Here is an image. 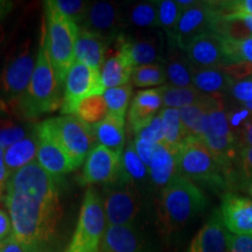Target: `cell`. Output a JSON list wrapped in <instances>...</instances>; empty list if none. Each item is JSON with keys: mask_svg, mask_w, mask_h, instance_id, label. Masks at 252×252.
<instances>
[{"mask_svg": "<svg viewBox=\"0 0 252 252\" xmlns=\"http://www.w3.org/2000/svg\"><path fill=\"white\" fill-rule=\"evenodd\" d=\"M12 236L30 252H47L62 219L61 203H45L17 191H6Z\"/></svg>", "mask_w": 252, "mask_h": 252, "instance_id": "1", "label": "cell"}, {"mask_svg": "<svg viewBox=\"0 0 252 252\" xmlns=\"http://www.w3.org/2000/svg\"><path fill=\"white\" fill-rule=\"evenodd\" d=\"M62 88L59 84L47 50L45 36L41 35L36 64L27 90L19 98L0 110L25 122H33L41 116L61 109Z\"/></svg>", "mask_w": 252, "mask_h": 252, "instance_id": "2", "label": "cell"}, {"mask_svg": "<svg viewBox=\"0 0 252 252\" xmlns=\"http://www.w3.org/2000/svg\"><path fill=\"white\" fill-rule=\"evenodd\" d=\"M203 191L180 174H176L157 201V219L163 237H172L187 228L207 208Z\"/></svg>", "mask_w": 252, "mask_h": 252, "instance_id": "3", "label": "cell"}, {"mask_svg": "<svg viewBox=\"0 0 252 252\" xmlns=\"http://www.w3.org/2000/svg\"><path fill=\"white\" fill-rule=\"evenodd\" d=\"M178 174L215 191H234L238 180L234 163L220 160L201 138H188L176 154Z\"/></svg>", "mask_w": 252, "mask_h": 252, "instance_id": "4", "label": "cell"}, {"mask_svg": "<svg viewBox=\"0 0 252 252\" xmlns=\"http://www.w3.org/2000/svg\"><path fill=\"white\" fill-rule=\"evenodd\" d=\"M46 30L43 32L47 50L59 84L63 88L65 77L74 64L75 46L78 26L71 19L62 14L53 5L52 0L45 2Z\"/></svg>", "mask_w": 252, "mask_h": 252, "instance_id": "5", "label": "cell"}, {"mask_svg": "<svg viewBox=\"0 0 252 252\" xmlns=\"http://www.w3.org/2000/svg\"><path fill=\"white\" fill-rule=\"evenodd\" d=\"M104 198L96 188L87 189L71 241L64 252H99L105 234Z\"/></svg>", "mask_w": 252, "mask_h": 252, "instance_id": "6", "label": "cell"}, {"mask_svg": "<svg viewBox=\"0 0 252 252\" xmlns=\"http://www.w3.org/2000/svg\"><path fill=\"white\" fill-rule=\"evenodd\" d=\"M35 64L36 58L30 39L9 53L0 71V108L19 98L27 90Z\"/></svg>", "mask_w": 252, "mask_h": 252, "instance_id": "7", "label": "cell"}, {"mask_svg": "<svg viewBox=\"0 0 252 252\" xmlns=\"http://www.w3.org/2000/svg\"><path fill=\"white\" fill-rule=\"evenodd\" d=\"M49 122L60 144L77 169L86 161L97 143L94 126L75 115L49 118Z\"/></svg>", "mask_w": 252, "mask_h": 252, "instance_id": "8", "label": "cell"}, {"mask_svg": "<svg viewBox=\"0 0 252 252\" xmlns=\"http://www.w3.org/2000/svg\"><path fill=\"white\" fill-rule=\"evenodd\" d=\"M100 71L78 61H75L63 84L61 112L63 115H75L81 102L91 96L105 93Z\"/></svg>", "mask_w": 252, "mask_h": 252, "instance_id": "9", "label": "cell"}, {"mask_svg": "<svg viewBox=\"0 0 252 252\" xmlns=\"http://www.w3.org/2000/svg\"><path fill=\"white\" fill-rule=\"evenodd\" d=\"M6 191H17L45 203H60L59 182L34 161L19 169L5 184Z\"/></svg>", "mask_w": 252, "mask_h": 252, "instance_id": "10", "label": "cell"}, {"mask_svg": "<svg viewBox=\"0 0 252 252\" xmlns=\"http://www.w3.org/2000/svg\"><path fill=\"white\" fill-rule=\"evenodd\" d=\"M141 193L131 182H119L106 187L104 210L108 225L135 224L141 210Z\"/></svg>", "mask_w": 252, "mask_h": 252, "instance_id": "11", "label": "cell"}, {"mask_svg": "<svg viewBox=\"0 0 252 252\" xmlns=\"http://www.w3.org/2000/svg\"><path fill=\"white\" fill-rule=\"evenodd\" d=\"M123 178L122 156L96 145L84 162L83 172L80 178L81 185H104L105 187L117 185Z\"/></svg>", "mask_w": 252, "mask_h": 252, "instance_id": "12", "label": "cell"}, {"mask_svg": "<svg viewBox=\"0 0 252 252\" xmlns=\"http://www.w3.org/2000/svg\"><path fill=\"white\" fill-rule=\"evenodd\" d=\"M36 128L39 134L37 162L56 181H60L63 175L75 171L76 168L56 138L49 119L37 124Z\"/></svg>", "mask_w": 252, "mask_h": 252, "instance_id": "13", "label": "cell"}, {"mask_svg": "<svg viewBox=\"0 0 252 252\" xmlns=\"http://www.w3.org/2000/svg\"><path fill=\"white\" fill-rule=\"evenodd\" d=\"M78 30L113 40L125 31L123 5L113 1L91 2Z\"/></svg>", "mask_w": 252, "mask_h": 252, "instance_id": "14", "label": "cell"}, {"mask_svg": "<svg viewBox=\"0 0 252 252\" xmlns=\"http://www.w3.org/2000/svg\"><path fill=\"white\" fill-rule=\"evenodd\" d=\"M216 13L213 1H197L190 7L185 8L175 28L174 36L167 45H175L179 49L185 50L194 37L204 32H212Z\"/></svg>", "mask_w": 252, "mask_h": 252, "instance_id": "15", "label": "cell"}, {"mask_svg": "<svg viewBox=\"0 0 252 252\" xmlns=\"http://www.w3.org/2000/svg\"><path fill=\"white\" fill-rule=\"evenodd\" d=\"M194 68H220L228 64L224 37L204 32L189 42L184 50Z\"/></svg>", "mask_w": 252, "mask_h": 252, "instance_id": "16", "label": "cell"}, {"mask_svg": "<svg viewBox=\"0 0 252 252\" xmlns=\"http://www.w3.org/2000/svg\"><path fill=\"white\" fill-rule=\"evenodd\" d=\"M125 34V50L133 68L163 63L165 61V36L160 32Z\"/></svg>", "mask_w": 252, "mask_h": 252, "instance_id": "17", "label": "cell"}, {"mask_svg": "<svg viewBox=\"0 0 252 252\" xmlns=\"http://www.w3.org/2000/svg\"><path fill=\"white\" fill-rule=\"evenodd\" d=\"M220 210L223 224L230 234L252 235V198L242 196L235 191H226L222 195Z\"/></svg>", "mask_w": 252, "mask_h": 252, "instance_id": "18", "label": "cell"}, {"mask_svg": "<svg viewBox=\"0 0 252 252\" xmlns=\"http://www.w3.org/2000/svg\"><path fill=\"white\" fill-rule=\"evenodd\" d=\"M102 252H153L149 239L135 224L108 225L104 234Z\"/></svg>", "mask_w": 252, "mask_h": 252, "instance_id": "19", "label": "cell"}, {"mask_svg": "<svg viewBox=\"0 0 252 252\" xmlns=\"http://www.w3.org/2000/svg\"><path fill=\"white\" fill-rule=\"evenodd\" d=\"M229 231L223 224L220 210L215 209L197 231L187 252H228Z\"/></svg>", "mask_w": 252, "mask_h": 252, "instance_id": "20", "label": "cell"}, {"mask_svg": "<svg viewBox=\"0 0 252 252\" xmlns=\"http://www.w3.org/2000/svg\"><path fill=\"white\" fill-rule=\"evenodd\" d=\"M161 106L163 104L159 88L138 91L127 111V121L132 132L137 134L144 128L158 112L161 111Z\"/></svg>", "mask_w": 252, "mask_h": 252, "instance_id": "21", "label": "cell"}, {"mask_svg": "<svg viewBox=\"0 0 252 252\" xmlns=\"http://www.w3.org/2000/svg\"><path fill=\"white\" fill-rule=\"evenodd\" d=\"M112 40L105 37L78 31V35L75 46V59L89 67L100 71L108 47Z\"/></svg>", "mask_w": 252, "mask_h": 252, "instance_id": "22", "label": "cell"}, {"mask_svg": "<svg viewBox=\"0 0 252 252\" xmlns=\"http://www.w3.org/2000/svg\"><path fill=\"white\" fill-rule=\"evenodd\" d=\"M163 65L168 84L179 88L194 87L193 72L195 68L189 62L184 50L179 49L175 45H167Z\"/></svg>", "mask_w": 252, "mask_h": 252, "instance_id": "23", "label": "cell"}, {"mask_svg": "<svg viewBox=\"0 0 252 252\" xmlns=\"http://www.w3.org/2000/svg\"><path fill=\"white\" fill-rule=\"evenodd\" d=\"M37 150H39V134L35 125L27 137L5 150L4 161L9 174L12 175L19 169L35 161Z\"/></svg>", "mask_w": 252, "mask_h": 252, "instance_id": "24", "label": "cell"}, {"mask_svg": "<svg viewBox=\"0 0 252 252\" xmlns=\"http://www.w3.org/2000/svg\"><path fill=\"white\" fill-rule=\"evenodd\" d=\"M94 130L98 145L123 156L126 145L125 118L108 113L102 122L94 125Z\"/></svg>", "mask_w": 252, "mask_h": 252, "instance_id": "25", "label": "cell"}, {"mask_svg": "<svg viewBox=\"0 0 252 252\" xmlns=\"http://www.w3.org/2000/svg\"><path fill=\"white\" fill-rule=\"evenodd\" d=\"M124 30L137 28L140 31H154L159 28L158 1H140L133 5H123ZM125 33V32H124Z\"/></svg>", "mask_w": 252, "mask_h": 252, "instance_id": "26", "label": "cell"}, {"mask_svg": "<svg viewBox=\"0 0 252 252\" xmlns=\"http://www.w3.org/2000/svg\"><path fill=\"white\" fill-rule=\"evenodd\" d=\"M149 173L151 185L153 187L165 188L169 181L178 174L176 153L165 145H158L149 166Z\"/></svg>", "mask_w": 252, "mask_h": 252, "instance_id": "27", "label": "cell"}, {"mask_svg": "<svg viewBox=\"0 0 252 252\" xmlns=\"http://www.w3.org/2000/svg\"><path fill=\"white\" fill-rule=\"evenodd\" d=\"M217 98L219 97L206 94L201 102L179 109L182 127L187 138H201L208 123V113Z\"/></svg>", "mask_w": 252, "mask_h": 252, "instance_id": "28", "label": "cell"}, {"mask_svg": "<svg viewBox=\"0 0 252 252\" xmlns=\"http://www.w3.org/2000/svg\"><path fill=\"white\" fill-rule=\"evenodd\" d=\"M231 78L220 68L194 69L193 86L204 94L223 97L228 94Z\"/></svg>", "mask_w": 252, "mask_h": 252, "instance_id": "29", "label": "cell"}, {"mask_svg": "<svg viewBox=\"0 0 252 252\" xmlns=\"http://www.w3.org/2000/svg\"><path fill=\"white\" fill-rule=\"evenodd\" d=\"M122 182H131L140 190V187H144L150 181V173L149 167L145 165L143 160L138 156L133 141H130L125 146V150L122 156Z\"/></svg>", "mask_w": 252, "mask_h": 252, "instance_id": "30", "label": "cell"}, {"mask_svg": "<svg viewBox=\"0 0 252 252\" xmlns=\"http://www.w3.org/2000/svg\"><path fill=\"white\" fill-rule=\"evenodd\" d=\"M159 113L162 121L163 137H165L163 145L178 154V151L181 147V145L185 143L186 139H188L184 131V127H182L179 110L163 108Z\"/></svg>", "mask_w": 252, "mask_h": 252, "instance_id": "31", "label": "cell"}, {"mask_svg": "<svg viewBox=\"0 0 252 252\" xmlns=\"http://www.w3.org/2000/svg\"><path fill=\"white\" fill-rule=\"evenodd\" d=\"M159 90L162 97L163 106L178 110L185 108V106L194 105V104L201 102L206 96L195 87L179 88L171 86L168 83L159 87Z\"/></svg>", "mask_w": 252, "mask_h": 252, "instance_id": "32", "label": "cell"}, {"mask_svg": "<svg viewBox=\"0 0 252 252\" xmlns=\"http://www.w3.org/2000/svg\"><path fill=\"white\" fill-rule=\"evenodd\" d=\"M167 76L163 63L143 65L133 69L131 76L132 86L137 88L158 87L166 83Z\"/></svg>", "mask_w": 252, "mask_h": 252, "instance_id": "33", "label": "cell"}, {"mask_svg": "<svg viewBox=\"0 0 252 252\" xmlns=\"http://www.w3.org/2000/svg\"><path fill=\"white\" fill-rule=\"evenodd\" d=\"M108 105L103 94L91 96L81 102L75 116L90 125H96L108 116Z\"/></svg>", "mask_w": 252, "mask_h": 252, "instance_id": "34", "label": "cell"}, {"mask_svg": "<svg viewBox=\"0 0 252 252\" xmlns=\"http://www.w3.org/2000/svg\"><path fill=\"white\" fill-rule=\"evenodd\" d=\"M158 6H159V28H162L165 32L167 42H171L184 9L178 4V1L173 0L158 1Z\"/></svg>", "mask_w": 252, "mask_h": 252, "instance_id": "35", "label": "cell"}, {"mask_svg": "<svg viewBox=\"0 0 252 252\" xmlns=\"http://www.w3.org/2000/svg\"><path fill=\"white\" fill-rule=\"evenodd\" d=\"M103 96L106 102V105H108L109 113L125 118L126 112L128 110V104H130L132 97L131 84L112 88V89H106Z\"/></svg>", "mask_w": 252, "mask_h": 252, "instance_id": "36", "label": "cell"}, {"mask_svg": "<svg viewBox=\"0 0 252 252\" xmlns=\"http://www.w3.org/2000/svg\"><path fill=\"white\" fill-rule=\"evenodd\" d=\"M34 126L35 125L27 126L12 119L0 117V147L6 150L19 140L24 139L31 133Z\"/></svg>", "mask_w": 252, "mask_h": 252, "instance_id": "37", "label": "cell"}, {"mask_svg": "<svg viewBox=\"0 0 252 252\" xmlns=\"http://www.w3.org/2000/svg\"><path fill=\"white\" fill-rule=\"evenodd\" d=\"M224 41L228 64L237 62H248L252 64V35L241 40H231L224 37Z\"/></svg>", "mask_w": 252, "mask_h": 252, "instance_id": "38", "label": "cell"}, {"mask_svg": "<svg viewBox=\"0 0 252 252\" xmlns=\"http://www.w3.org/2000/svg\"><path fill=\"white\" fill-rule=\"evenodd\" d=\"M234 168L237 175L238 189L249 181H252V146L239 147L235 158Z\"/></svg>", "mask_w": 252, "mask_h": 252, "instance_id": "39", "label": "cell"}, {"mask_svg": "<svg viewBox=\"0 0 252 252\" xmlns=\"http://www.w3.org/2000/svg\"><path fill=\"white\" fill-rule=\"evenodd\" d=\"M52 2L62 14L71 19L77 26L86 17L88 9L91 6V2L81 0H53Z\"/></svg>", "mask_w": 252, "mask_h": 252, "instance_id": "40", "label": "cell"}, {"mask_svg": "<svg viewBox=\"0 0 252 252\" xmlns=\"http://www.w3.org/2000/svg\"><path fill=\"white\" fill-rule=\"evenodd\" d=\"M135 138L150 141V143L157 145H163L165 143V137H163V127L162 121L160 117V113L157 115L149 124L135 134Z\"/></svg>", "mask_w": 252, "mask_h": 252, "instance_id": "41", "label": "cell"}, {"mask_svg": "<svg viewBox=\"0 0 252 252\" xmlns=\"http://www.w3.org/2000/svg\"><path fill=\"white\" fill-rule=\"evenodd\" d=\"M228 94L238 104H247L252 100V77L244 80H231Z\"/></svg>", "mask_w": 252, "mask_h": 252, "instance_id": "42", "label": "cell"}, {"mask_svg": "<svg viewBox=\"0 0 252 252\" xmlns=\"http://www.w3.org/2000/svg\"><path fill=\"white\" fill-rule=\"evenodd\" d=\"M252 116V112L250 110L245 108L242 104H238L237 108H234L231 110H226V117H228V123L230 128H231L232 132L237 135L239 132L242 131L245 123L248 122V119Z\"/></svg>", "mask_w": 252, "mask_h": 252, "instance_id": "43", "label": "cell"}, {"mask_svg": "<svg viewBox=\"0 0 252 252\" xmlns=\"http://www.w3.org/2000/svg\"><path fill=\"white\" fill-rule=\"evenodd\" d=\"M231 80H244L252 77V64L248 62H237L220 67Z\"/></svg>", "mask_w": 252, "mask_h": 252, "instance_id": "44", "label": "cell"}, {"mask_svg": "<svg viewBox=\"0 0 252 252\" xmlns=\"http://www.w3.org/2000/svg\"><path fill=\"white\" fill-rule=\"evenodd\" d=\"M228 252H252V235L239 236L229 232Z\"/></svg>", "mask_w": 252, "mask_h": 252, "instance_id": "45", "label": "cell"}, {"mask_svg": "<svg viewBox=\"0 0 252 252\" xmlns=\"http://www.w3.org/2000/svg\"><path fill=\"white\" fill-rule=\"evenodd\" d=\"M133 143H134V147H135V151H137L138 156H139L140 159L143 160L145 165L149 167L158 145L150 143V141L139 139V138H134Z\"/></svg>", "mask_w": 252, "mask_h": 252, "instance_id": "46", "label": "cell"}, {"mask_svg": "<svg viewBox=\"0 0 252 252\" xmlns=\"http://www.w3.org/2000/svg\"><path fill=\"white\" fill-rule=\"evenodd\" d=\"M12 236V220L6 212L0 209V242Z\"/></svg>", "mask_w": 252, "mask_h": 252, "instance_id": "47", "label": "cell"}, {"mask_svg": "<svg viewBox=\"0 0 252 252\" xmlns=\"http://www.w3.org/2000/svg\"><path fill=\"white\" fill-rule=\"evenodd\" d=\"M0 252H30V250L19 243L13 236H11L5 241L0 242Z\"/></svg>", "mask_w": 252, "mask_h": 252, "instance_id": "48", "label": "cell"}, {"mask_svg": "<svg viewBox=\"0 0 252 252\" xmlns=\"http://www.w3.org/2000/svg\"><path fill=\"white\" fill-rule=\"evenodd\" d=\"M239 147L252 146V116L248 119L242 131L238 134Z\"/></svg>", "mask_w": 252, "mask_h": 252, "instance_id": "49", "label": "cell"}, {"mask_svg": "<svg viewBox=\"0 0 252 252\" xmlns=\"http://www.w3.org/2000/svg\"><path fill=\"white\" fill-rule=\"evenodd\" d=\"M12 8H13V2L0 0V20H2L12 11Z\"/></svg>", "mask_w": 252, "mask_h": 252, "instance_id": "50", "label": "cell"}, {"mask_svg": "<svg viewBox=\"0 0 252 252\" xmlns=\"http://www.w3.org/2000/svg\"><path fill=\"white\" fill-rule=\"evenodd\" d=\"M9 176H11V174L8 173L7 168H6L5 166L0 167V184L5 185L6 182H7Z\"/></svg>", "mask_w": 252, "mask_h": 252, "instance_id": "51", "label": "cell"}, {"mask_svg": "<svg viewBox=\"0 0 252 252\" xmlns=\"http://www.w3.org/2000/svg\"><path fill=\"white\" fill-rule=\"evenodd\" d=\"M239 20L243 23L244 27L247 28L249 33H250V35H252V17H244V18L239 19Z\"/></svg>", "mask_w": 252, "mask_h": 252, "instance_id": "52", "label": "cell"}, {"mask_svg": "<svg viewBox=\"0 0 252 252\" xmlns=\"http://www.w3.org/2000/svg\"><path fill=\"white\" fill-rule=\"evenodd\" d=\"M5 39H6V32H5V28H4V26H2L1 24H0V54H1L2 48H4V45H5Z\"/></svg>", "mask_w": 252, "mask_h": 252, "instance_id": "53", "label": "cell"}, {"mask_svg": "<svg viewBox=\"0 0 252 252\" xmlns=\"http://www.w3.org/2000/svg\"><path fill=\"white\" fill-rule=\"evenodd\" d=\"M241 190L245 191V193L250 195L251 198H252V181H249V182H247V184H245V185L242 186Z\"/></svg>", "mask_w": 252, "mask_h": 252, "instance_id": "54", "label": "cell"}, {"mask_svg": "<svg viewBox=\"0 0 252 252\" xmlns=\"http://www.w3.org/2000/svg\"><path fill=\"white\" fill-rule=\"evenodd\" d=\"M4 157H5V150L2 149V147H0V167L5 166Z\"/></svg>", "mask_w": 252, "mask_h": 252, "instance_id": "55", "label": "cell"}, {"mask_svg": "<svg viewBox=\"0 0 252 252\" xmlns=\"http://www.w3.org/2000/svg\"><path fill=\"white\" fill-rule=\"evenodd\" d=\"M242 105H244V106H245V108H247V109H249V110H250V111L252 112V100H251V102H249V103H247V104H242Z\"/></svg>", "mask_w": 252, "mask_h": 252, "instance_id": "56", "label": "cell"}, {"mask_svg": "<svg viewBox=\"0 0 252 252\" xmlns=\"http://www.w3.org/2000/svg\"><path fill=\"white\" fill-rule=\"evenodd\" d=\"M2 188H4V185L0 184V195H1V191H2Z\"/></svg>", "mask_w": 252, "mask_h": 252, "instance_id": "57", "label": "cell"}]
</instances>
